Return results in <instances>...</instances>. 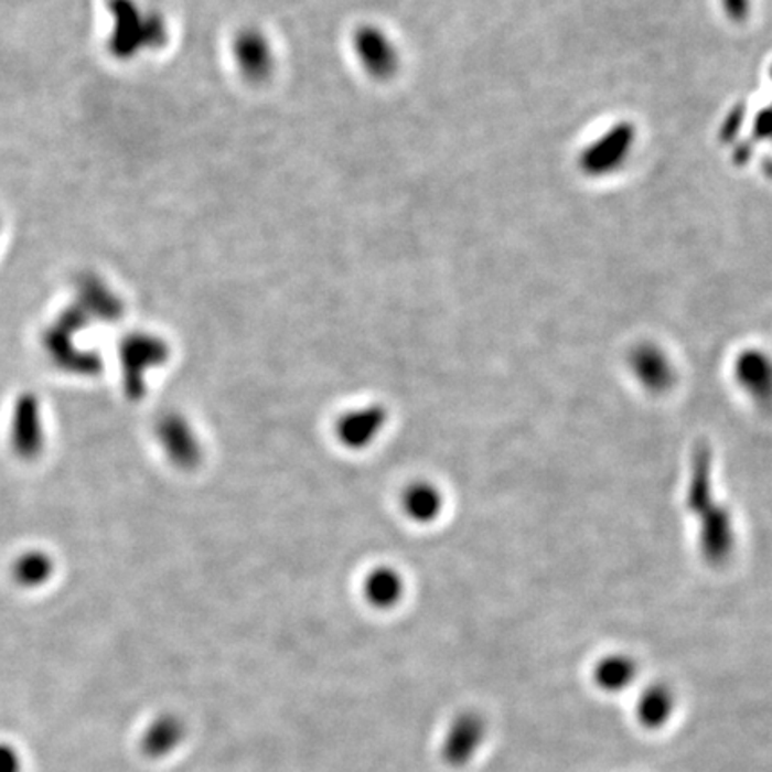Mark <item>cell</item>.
I'll return each mask as SVG.
<instances>
[{
	"mask_svg": "<svg viewBox=\"0 0 772 772\" xmlns=\"http://www.w3.org/2000/svg\"><path fill=\"white\" fill-rule=\"evenodd\" d=\"M489 739V722L478 710H463L449 722L440 746V759L452 769L471 765Z\"/></svg>",
	"mask_w": 772,
	"mask_h": 772,
	"instance_id": "cell-1",
	"label": "cell"
},
{
	"mask_svg": "<svg viewBox=\"0 0 772 772\" xmlns=\"http://www.w3.org/2000/svg\"><path fill=\"white\" fill-rule=\"evenodd\" d=\"M111 13L115 19L111 47L117 54H132L158 39L160 22L152 14L143 13L132 0H114Z\"/></svg>",
	"mask_w": 772,
	"mask_h": 772,
	"instance_id": "cell-2",
	"label": "cell"
},
{
	"mask_svg": "<svg viewBox=\"0 0 772 772\" xmlns=\"http://www.w3.org/2000/svg\"><path fill=\"white\" fill-rule=\"evenodd\" d=\"M353 47L354 54L368 74L386 77L396 71L399 63L396 45L382 29H360L354 34Z\"/></svg>",
	"mask_w": 772,
	"mask_h": 772,
	"instance_id": "cell-3",
	"label": "cell"
},
{
	"mask_svg": "<svg viewBox=\"0 0 772 772\" xmlns=\"http://www.w3.org/2000/svg\"><path fill=\"white\" fill-rule=\"evenodd\" d=\"M678 710V696L671 685L664 682L650 683L636 697L635 717L647 731L664 730Z\"/></svg>",
	"mask_w": 772,
	"mask_h": 772,
	"instance_id": "cell-4",
	"label": "cell"
},
{
	"mask_svg": "<svg viewBox=\"0 0 772 772\" xmlns=\"http://www.w3.org/2000/svg\"><path fill=\"white\" fill-rule=\"evenodd\" d=\"M639 678V665L628 655H608L593 665L592 679L604 694H622L630 690Z\"/></svg>",
	"mask_w": 772,
	"mask_h": 772,
	"instance_id": "cell-5",
	"label": "cell"
},
{
	"mask_svg": "<svg viewBox=\"0 0 772 772\" xmlns=\"http://www.w3.org/2000/svg\"><path fill=\"white\" fill-rule=\"evenodd\" d=\"M235 60L245 76L261 79L272 71L274 52L264 34L244 31L235 40Z\"/></svg>",
	"mask_w": 772,
	"mask_h": 772,
	"instance_id": "cell-6",
	"label": "cell"
},
{
	"mask_svg": "<svg viewBox=\"0 0 772 772\" xmlns=\"http://www.w3.org/2000/svg\"><path fill=\"white\" fill-rule=\"evenodd\" d=\"M186 737V728L181 717L174 714L156 717L151 725L147 726L142 737V749L149 759H163L167 754L174 753Z\"/></svg>",
	"mask_w": 772,
	"mask_h": 772,
	"instance_id": "cell-7",
	"label": "cell"
},
{
	"mask_svg": "<svg viewBox=\"0 0 772 772\" xmlns=\"http://www.w3.org/2000/svg\"><path fill=\"white\" fill-rule=\"evenodd\" d=\"M368 590H371V599H373L374 603L379 604H390L392 601L396 599L397 592H399V589L392 585L390 576L376 579V581L368 587Z\"/></svg>",
	"mask_w": 772,
	"mask_h": 772,
	"instance_id": "cell-8",
	"label": "cell"
},
{
	"mask_svg": "<svg viewBox=\"0 0 772 772\" xmlns=\"http://www.w3.org/2000/svg\"><path fill=\"white\" fill-rule=\"evenodd\" d=\"M0 772H20L19 753L10 746L0 744Z\"/></svg>",
	"mask_w": 772,
	"mask_h": 772,
	"instance_id": "cell-9",
	"label": "cell"
}]
</instances>
